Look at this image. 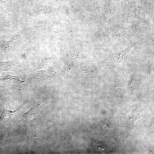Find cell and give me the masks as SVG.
<instances>
[{"label": "cell", "instance_id": "cell-1", "mask_svg": "<svg viewBox=\"0 0 154 154\" xmlns=\"http://www.w3.org/2000/svg\"><path fill=\"white\" fill-rule=\"evenodd\" d=\"M133 46L134 44H132L125 49L113 53L105 61V64L111 67L125 68L129 53Z\"/></svg>", "mask_w": 154, "mask_h": 154}, {"label": "cell", "instance_id": "cell-2", "mask_svg": "<svg viewBox=\"0 0 154 154\" xmlns=\"http://www.w3.org/2000/svg\"><path fill=\"white\" fill-rule=\"evenodd\" d=\"M45 105L42 102H36L31 109L20 117V121L27 124L32 128L35 125L38 113Z\"/></svg>", "mask_w": 154, "mask_h": 154}, {"label": "cell", "instance_id": "cell-3", "mask_svg": "<svg viewBox=\"0 0 154 154\" xmlns=\"http://www.w3.org/2000/svg\"><path fill=\"white\" fill-rule=\"evenodd\" d=\"M126 32L119 25H115L110 28L108 32V39L109 46L118 38L124 36Z\"/></svg>", "mask_w": 154, "mask_h": 154}, {"label": "cell", "instance_id": "cell-4", "mask_svg": "<svg viewBox=\"0 0 154 154\" xmlns=\"http://www.w3.org/2000/svg\"><path fill=\"white\" fill-rule=\"evenodd\" d=\"M139 84L138 80L136 76L133 74L131 75L128 79L127 85L129 88L131 90H135Z\"/></svg>", "mask_w": 154, "mask_h": 154}, {"label": "cell", "instance_id": "cell-5", "mask_svg": "<svg viewBox=\"0 0 154 154\" xmlns=\"http://www.w3.org/2000/svg\"><path fill=\"white\" fill-rule=\"evenodd\" d=\"M2 107L3 111L0 118V121L8 120L11 118L13 115L12 112L7 111Z\"/></svg>", "mask_w": 154, "mask_h": 154}, {"label": "cell", "instance_id": "cell-6", "mask_svg": "<svg viewBox=\"0 0 154 154\" xmlns=\"http://www.w3.org/2000/svg\"><path fill=\"white\" fill-rule=\"evenodd\" d=\"M145 66V69L147 73L151 74L152 70L153 68V60H149L147 62Z\"/></svg>", "mask_w": 154, "mask_h": 154}, {"label": "cell", "instance_id": "cell-7", "mask_svg": "<svg viewBox=\"0 0 154 154\" xmlns=\"http://www.w3.org/2000/svg\"><path fill=\"white\" fill-rule=\"evenodd\" d=\"M110 123L108 121L104 122L102 126L103 130L105 131H108L110 128Z\"/></svg>", "mask_w": 154, "mask_h": 154}]
</instances>
